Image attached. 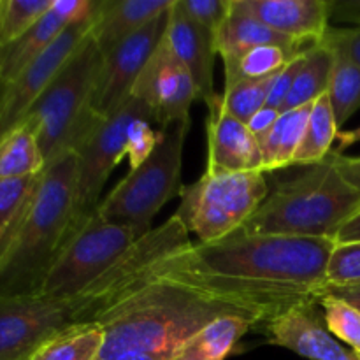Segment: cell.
Masks as SVG:
<instances>
[{
	"mask_svg": "<svg viewBox=\"0 0 360 360\" xmlns=\"http://www.w3.org/2000/svg\"><path fill=\"white\" fill-rule=\"evenodd\" d=\"M336 243L287 236H229L169 255L153 280L186 288L245 309L262 333L273 320L302 304H320Z\"/></svg>",
	"mask_w": 360,
	"mask_h": 360,
	"instance_id": "1",
	"label": "cell"
},
{
	"mask_svg": "<svg viewBox=\"0 0 360 360\" xmlns=\"http://www.w3.org/2000/svg\"><path fill=\"white\" fill-rule=\"evenodd\" d=\"M188 236L172 214L77 294L0 295V360H28L53 338L95 326L109 309L153 280L162 260L190 246Z\"/></svg>",
	"mask_w": 360,
	"mask_h": 360,
	"instance_id": "2",
	"label": "cell"
},
{
	"mask_svg": "<svg viewBox=\"0 0 360 360\" xmlns=\"http://www.w3.org/2000/svg\"><path fill=\"white\" fill-rule=\"evenodd\" d=\"M225 315L246 316L259 326L238 306L151 280L98 320L104 347L97 360H176L190 338Z\"/></svg>",
	"mask_w": 360,
	"mask_h": 360,
	"instance_id": "3",
	"label": "cell"
},
{
	"mask_svg": "<svg viewBox=\"0 0 360 360\" xmlns=\"http://www.w3.org/2000/svg\"><path fill=\"white\" fill-rule=\"evenodd\" d=\"M77 153H67L41 174L34 193L0 246V295L39 294L74 232Z\"/></svg>",
	"mask_w": 360,
	"mask_h": 360,
	"instance_id": "4",
	"label": "cell"
},
{
	"mask_svg": "<svg viewBox=\"0 0 360 360\" xmlns=\"http://www.w3.org/2000/svg\"><path fill=\"white\" fill-rule=\"evenodd\" d=\"M360 211V192L336 167L333 151L326 160L276 183L255 213L232 236H287L336 241Z\"/></svg>",
	"mask_w": 360,
	"mask_h": 360,
	"instance_id": "5",
	"label": "cell"
},
{
	"mask_svg": "<svg viewBox=\"0 0 360 360\" xmlns=\"http://www.w3.org/2000/svg\"><path fill=\"white\" fill-rule=\"evenodd\" d=\"M102 65L104 56L88 34L20 122L34 130L46 167L76 153L104 120L94 108Z\"/></svg>",
	"mask_w": 360,
	"mask_h": 360,
	"instance_id": "6",
	"label": "cell"
},
{
	"mask_svg": "<svg viewBox=\"0 0 360 360\" xmlns=\"http://www.w3.org/2000/svg\"><path fill=\"white\" fill-rule=\"evenodd\" d=\"M192 120H181L160 129L158 143L150 157L111 190L98 204V213L112 224L130 227L137 238L151 232L158 211L181 195L183 148Z\"/></svg>",
	"mask_w": 360,
	"mask_h": 360,
	"instance_id": "7",
	"label": "cell"
},
{
	"mask_svg": "<svg viewBox=\"0 0 360 360\" xmlns=\"http://www.w3.org/2000/svg\"><path fill=\"white\" fill-rule=\"evenodd\" d=\"M269 193L266 172H204L183 186L181 204L174 213L199 243L220 241L234 234Z\"/></svg>",
	"mask_w": 360,
	"mask_h": 360,
	"instance_id": "8",
	"label": "cell"
},
{
	"mask_svg": "<svg viewBox=\"0 0 360 360\" xmlns=\"http://www.w3.org/2000/svg\"><path fill=\"white\" fill-rule=\"evenodd\" d=\"M137 241L132 229L112 224L95 211L69 239L39 294L48 297L77 294L111 269Z\"/></svg>",
	"mask_w": 360,
	"mask_h": 360,
	"instance_id": "9",
	"label": "cell"
},
{
	"mask_svg": "<svg viewBox=\"0 0 360 360\" xmlns=\"http://www.w3.org/2000/svg\"><path fill=\"white\" fill-rule=\"evenodd\" d=\"M141 116L153 122L150 108L130 95L122 108L102 120L95 132L76 151V213L79 220H86L98 210L102 188L108 183L112 169L127 155V132L130 123Z\"/></svg>",
	"mask_w": 360,
	"mask_h": 360,
	"instance_id": "10",
	"label": "cell"
},
{
	"mask_svg": "<svg viewBox=\"0 0 360 360\" xmlns=\"http://www.w3.org/2000/svg\"><path fill=\"white\" fill-rule=\"evenodd\" d=\"M95 21V0L90 14L70 23L55 42L35 58L13 83L6 84L0 102V137L13 130L27 116L53 77L60 72L81 42L90 34Z\"/></svg>",
	"mask_w": 360,
	"mask_h": 360,
	"instance_id": "11",
	"label": "cell"
},
{
	"mask_svg": "<svg viewBox=\"0 0 360 360\" xmlns=\"http://www.w3.org/2000/svg\"><path fill=\"white\" fill-rule=\"evenodd\" d=\"M132 97L150 108L160 129L190 118V108L197 101L195 84L165 35L134 84Z\"/></svg>",
	"mask_w": 360,
	"mask_h": 360,
	"instance_id": "12",
	"label": "cell"
},
{
	"mask_svg": "<svg viewBox=\"0 0 360 360\" xmlns=\"http://www.w3.org/2000/svg\"><path fill=\"white\" fill-rule=\"evenodd\" d=\"M169 11L155 18L151 23L104 56V65L94 98V108L98 116H111L132 95L134 84L164 39L169 25Z\"/></svg>",
	"mask_w": 360,
	"mask_h": 360,
	"instance_id": "13",
	"label": "cell"
},
{
	"mask_svg": "<svg viewBox=\"0 0 360 360\" xmlns=\"http://www.w3.org/2000/svg\"><path fill=\"white\" fill-rule=\"evenodd\" d=\"M207 174L264 172L262 151L248 125L221 108L220 95L207 102Z\"/></svg>",
	"mask_w": 360,
	"mask_h": 360,
	"instance_id": "14",
	"label": "cell"
},
{
	"mask_svg": "<svg viewBox=\"0 0 360 360\" xmlns=\"http://www.w3.org/2000/svg\"><path fill=\"white\" fill-rule=\"evenodd\" d=\"M320 304H302L283 313L262 330L267 341L309 360H360L327 330Z\"/></svg>",
	"mask_w": 360,
	"mask_h": 360,
	"instance_id": "15",
	"label": "cell"
},
{
	"mask_svg": "<svg viewBox=\"0 0 360 360\" xmlns=\"http://www.w3.org/2000/svg\"><path fill=\"white\" fill-rule=\"evenodd\" d=\"M94 9V0H53V6L27 34L0 48V83L9 84L42 55L58 35Z\"/></svg>",
	"mask_w": 360,
	"mask_h": 360,
	"instance_id": "16",
	"label": "cell"
},
{
	"mask_svg": "<svg viewBox=\"0 0 360 360\" xmlns=\"http://www.w3.org/2000/svg\"><path fill=\"white\" fill-rule=\"evenodd\" d=\"M165 39L192 76L197 101H204L206 104L213 101L218 95L213 84L214 56L218 55L217 44L213 35L181 9L178 0H174L169 11Z\"/></svg>",
	"mask_w": 360,
	"mask_h": 360,
	"instance_id": "17",
	"label": "cell"
},
{
	"mask_svg": "<svg viewBox=\"0 0 360 360\" xmlns=\"http://www.w3.org/2000/svg\"><path fill=\"white\" fill-rule=\"evenodd\" d=\"M253 16L278 34L315 46L330 30L329 0H241Z\"/></svg>",
	"mask_w": 360,
	"mask_h": 360,
	"instance_id": "18",
	"label": "cell"
},
{
	"mask_svg": "<svg viewBox=\"0 0 360 360\" xmlns=\"http://www.w3.org/2000/svg\"><path fill=\"white\" fill-rule=\"evenodd\" d=\"M174 0H95V21L90 35L108 56L136 32L169 11Z\"/></svg>",
	"mask_w": 360,
	"mask_h": 360,
	"instance_id": "19",
	"label": "cell"
},
{
	"mask_svg": "<svg viewBox=\"0 0 360 360\" xmlns=\"http://www.w3.org/2000/svg\"><path fill=\"white\" fill-rule=\"evenodd\" d=\"M281 46L290 49H309L311 46L301 44V42L288 39L278 34L264 21L253 16L248 9H245L241 0H231L227 20L221 27L220 35L217 39V51L221 58L236 55V53L246 51V49L257 48V46Z\"/></svg>",
	"mask_w": 360,
	"mask_h": 360,
	"instance_id": "20",
	"label": "cell"
},
{
	"mask_svg": "<svg viewBox=\"0 0 360 360\" xmlns=\"http://www.w3.org/2000/svg\"><path fill=\"white\" fill-rule=\"evenodd\" d=\"M250 330H259V326L246 316H220L190 338L176 360H225Z\"/></svg>",
	"mask_w": 360,
	"mask_h": 360,
	"instance_id": "21",
	"label": "cell"
},
{
	"mask_svg": "<svg viewBox=\"0 0 360 360\" xmlns=\"http://www.w3.org/2000/svg\"><path fill=\"white\" fill-rule=\"evenodd\" d=\"M313 104L281 112L276 123L264 136L257 137L262 151L264 172H274L294 165L295 153L304 137Z\"/></svg>",
	"mask_w": 360,
	"mask_h": 360,
	"instance_id": "22",
	"label": "cell"
},
{
	"mask_svg": "<svg viewBox=\"0 0 360 360\" xmlns=\"http://www.w3.org/2000/svg\"><path fill=\"white\" fill-rule=\"evenodd\" d=\"M304 51L271 44L257 46V48L225 56V86L238 83V81L264 79V77L276 76L292 60H295Z\"/></svg>",
	"mask_w": 360,
	"mask_h": 360,
	"instance_id": "23",
	"label": "cell"
},
{
	"mask_svg": "<svg viewBox=\"0 0 360 360\" xmlns=\"http://www.w3.org/2000/svg\"><path fill=\"white\" fill-rule=\"evenodd\" d=\"M44 169L46 160L30 127L20 123L0 137V179L30 178Z\"/></svg>",
	"mask_w": 360,
	"mask_h": 360,
	"instance_id": "24",
	"label": "cell"
},
{
	"mask_svg": "<svg viewBox=\"0 0 360 360\" xmlns=\"http://www.w3.org/2000/svg\"><path fill=\"white\" fill-rule=\"evenodd\" d=\"M334 60H336V55L326 44L320 42V44L311 46L306 51L304 65H302L301 72H299L287 101L281 105L280 112L313 104L323 94H327Z\"/></svg>",
	"mask_w": 360,
	"mask_h": 360,
	"instance_id": "25",
	"label": "cell"
},
{
	"mask_svg": "<svg viewBox=\"0 0 360 360\" xmlns=\"http://www.w3.org/2000/svg\"><path fill=\"white\" fill-rule=\"evenodd\" d=\"M338 134H340V127L334 118L329 97L323 94L313 104L304 137L295 153L294 165H313L326 160L329 157L333 143L338 139Z\"/></svg>",
	"mask_w": 360,
	"mask_h": 360,
	"instance_id": "26",
	"label": "cell"
},
{
	"mask_svg": "<svg viewBox=\"0 0 360 360\" xmlns=\"http://www.w3.org/2000/svg\"><path fill=\"white\" fill-rule=\"evenodd\" d=\"M102 347L104 329L95 323L53 338L28 360H97Z\"/></svg>",
	"mask_w": 360,
	"mask_h": 360,
	"instance_id": "27",
	"label": "cell"
},
{
	"mask_svg": "<svg viewBox=\"0 0 360 360\" xmlns=\"http://www.w3.org/2000/svg\"><path fill=\"white\" fill-rule=\"evenodd\" d=\"M333 74H330L327 97L333 108L338 127H343L360 109V67L348 56L334 53Z\"/></svg>",
	"mask_w": 360,
	"mask_h": 360,
	"instance_id": "28",
	"label": "cell"
},
{
	"mask_svg": "<svg viewBox=\"0 0 360 360\" xmlns=\"http://www.w3.org/2000/svg\"><path fill=\"white\" fill-rule=\"evenodd\" d=\"M276 76L264 77V79L238 81V83L224 86V94L220 95L221 108L232 118L248 123L255 112L267 105V98L273 90Z\"/></svg>",
	"mask_w": 360,
	"mask_h": 360,
	"instance_id": "29",
	"label": "cell"
},
{
	"mask_svg": "<svg viewBox=\"0 0 360 360\" xmlns=\"http://www.w3.org/2000/svg\"><path fill=\"white\" fill-rule=\"evenodd\" d=\"M53 6V0H0V48L27 34Z\"/></svg>",
	"mask_w": 360,
	"mask_h": 360,
	"instance_id": "30",
	"label": "cell"
},
{
	"mask_svg": "<svg viewBox=\"0 0 360 360\" xmlns=\"http://www.w3.org/2000/svg\"><path fill=\"white\" fill-rule=\"evenodd\" d=\"M327 330L360 355V311L341 299L323 295L320 301Z\"/></svg>",
	"mask_w": 360,
	"mask_h": 360,
	"instance_id": "31",
	"label": "cell"
},
{
	"mask_svg": "<svg viewBox=\"0 0 360 360\" xmlns=\"http://www.w3.org/2000/svg\"><path fill=\"white\" fill-rule=\"evenodd\" d=\"M41 174L30 178L0 179V246L20 218L23 207L27 206Z\"/></svg>",
	"mask_w": 360,
	"mask_h": 360,
	"instance_id": "32",
	"label": "cell"
},
{
	"mask_svg": "<svg viewBox=\"0 0 360 360\" xmlns=\"http://www.w3.org/2000/svg\"><path fill=\"white\" fill-rule=\"evenodd\" d=\"M326 280L333 287L360 285V241L334 246L327 262Z\"/></svg>",
	"mask_w": 360,
	"mask_h": 360,
	"instance_id": "33",
	"label": "cell"
},
{
	"mask_svg": "<svg viewBox=\"0 0 360 360\" xmlns=\"http://www.w3.org/2000/svg\"><path fill=\"white\" fill-rule=\"evenodd\" d=\"M178 2L193 21L202 25L213 35L214 44H217L221 27L227 20L231 0H178Z\"/></svg>",
	"mask_w": 360,
	"mask_h": 360,
	"instance_id": "34",
	"label": "cell"
},
{
	"mask_svg": "<svg viewBox=\"0 0 360 360\" xmlns=\"http://www.w3.org/2000/svg\"><path fill=\"white\" fill-rule=\"evenodd\" d=\"M150 122V118L141 116L130 123L127 132V157H129L130 169L139 167L157 146L160 132H155Z\"/></svg>",
	"mask_w": 360,
	"mask_h": 360,
	"instance_id": "35",
	"label": "cell"
},
{
	"mask_svg": "<svg viewBox=\"0 0 360 360\" xmlns=\"http://www.w3.org/2000/svg\"><path fill=\"white\" fill-rule=\"evenodd\" d=\"M334 53L348 56L360 67V27L355 28H330L322 41Z\"/></svg>",
	"mask_w": 360,
	"mask_h": 360,
	"instance_id": "36",
	"label": "cell"
},
{
	"mask_svg": "<svg viewBox=\"0 0 360 360\" xmlns=\"http://www.w3.org/2000/svg\"><path fill=\"white\" fill-rule=\"evenodd\" d=\"M306 51H308V49H306ZM306 51L302 53V55H299L295 60H292V62L288 63V65L276 76V79H274V84H273V90H271L269 98H267V105H269V108H274L280 111L283 102L287 101L292 86H294L295 79H297L299 72H301L302 65H304Z\"/></svg>",
	"mask_w": 360,
	"mask_h": 360,
	"instance_id": "37",
	"label": "cell"
},
{
	"mask_svg": "<svg viewBox=\"0 0 360 360\" xmlns=\"http://www.w3.org/2000/svg\"><path fill=\"white\" fill-rule=\"evenodd\" d=\"M330 20L360 27V0H329Z\"/></svg>",
	"mask_w": 360,
	"mask_h": 360,
	"instance_id": "38",
	"label": "cell"
},
{
	"mask_svg": "<svg viewBox=\"0 0 360 360\" xmlns=\"http://www.w3.org/2000/svg\"><path fill=\"white\" fill-rule=\"evenodd\" d=\"M333 158L343 178L360 192V157H345L338 151H333Z\"/></svg>",
	"mask_w": 360,
	"mask_h": 360,
	"instance_id": "39",
	"label": "cell"
},
{
	"mask_svg": "<svg viewBox=\"0 0 360 360\" xmlns=\"http://www.w3.org/2000/svg\"><path fill=\"white\" fill-rule=\"evenodd\" d=\"M280 115L281 112L278 111V109L266 105V108L260 109L259 112H255V115L252 116V120H250L246 125H248V129L252 130L253 136L260 137V136H264V134H266L267 130L274 125V123H276V120L280 118Z\"/></svg>",
	"mask_w": 360,
	"mask_h": 360,
	"instance_id": "40",
	"label": "cell"
},
{
	"mask_svg": "<svg viewBox=\"0 0 360 360\" xmlns=\"http://www.w3.org/2000/svg\"><path fill=\"white\" fill-rule=\"evenodd\" d=\"M323 295L341 299V301L348 302V304H352L360 311V285H350V287H333V285H326Z\"/></svg>",
	"mask_w": 360,
	"mask_h": 360,
	"instance_id": "41",
	"label": "cell"
},
{
	"mask_svg": "<svg viewBox=\"0 0 360 360\" xmlns=\"http://www.w3.org/2000/svg\"><path fill=\"white\" fill-rule=\"evenodd\" d=\"M360 241V211L354 218L343 225L340 234L336 236V245H345V243H359Z\"/></svg>",
	"mask_w": 360,
	"mask_h": 360,
	"instance_id": "42",
	"label": "cell"
},
{
	"mask_svg": "<svg viewBox=\"0 0 360 360\" xmlns=\"http://www.w3.org/2000/svg\"><path fill=\"white\" fill-rule=\"evenodd\" d=\"M338 143H340V148H338V153H341V151L345 150V148H350L354 146V144L360 143V127H357V129L354 130H345V132L338 134Z\"/></svg>",
	"mask_w": 360,
	"mask_h": 360,
	"instance_id": "43",
	"label": "cell"
},
{
	"mask_svg": "<svg viewBox=\"0 0 360 360\" xmlns=\"http://www.w3.org/2000/svg\"><path fill=\"white\" fill-rule=\"evenodd\" d=\"M4 88H6V84L0 83V102H2V94H4Z\"/></svg>",
	"mask_w": 360,
	"mask_h": 360,
	"instance_id": "44",
	"label": "cell"
},
{
	"mask_svg": "<svg viewBox=\"0 0 360 360\" xmlns=\"http://www.w3.org/2000/svg\"><path fill=\"white\" fill-rule=\"evenodd\" d=\"M359 359H360V355H359Z\"/></svg>",
	"mask_w": 360,
	"mask_h": 360,
	"instance_id": "45",
	"label": "cell"
}]
</instances>
